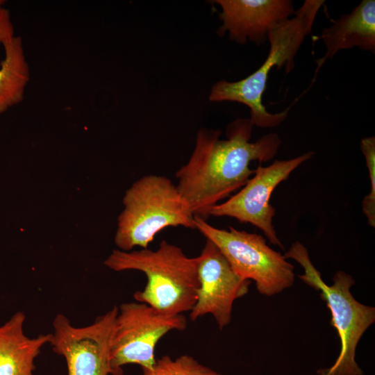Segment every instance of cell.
Here are the masks:
<instances>
[{"label":"cell","instance_id":"6da1fadb","mask_svg":"<svg viewBox=\"0 0 375 375\" xmlns=\"http://www.w3.org/2000/svg\"><path fill=\"white\" fill-rule=\"evenodd\" d=\"M253 125L249 119H238L227 127L226 140L219 130L198 131L194 149L188 162L176 173V187L194 217L207 220L210 210L223 199L243 187L254 169L252 161L272 160L281 141L271 133L251 142Z\"/></svg>","mask_w":375,"mask_h":375},{"label":"cell","instance_id":"7a4b0ae2","mask_svg":"<svg viewBox=\"0 0 375 375\" xmlns=\"http://www.w3.org/2000/svg\"><path fill=\"white\" fill-rule=\"evenodd\" d=\"M324 3V0H306L292 17L274 25L267 35L269 50L261 66L242 80L217 82L211 88L209 100L246 105L250 110L249 119L253 126L272 128L281 124L288 115V108L271 113L262 103L269 73L273 67H284L286 73L293 69L294 58L306 35L311 33L317 14Z\"/></svg>","mask_w":375,"mask_h":375},{"label":"cell","instance_id":"3957f363","mask_svg":"<svg viewBox=\"0 0 375 375\" xmlns=\"http://www.w3.org/2000/svg\"><path fill=\"white\" fill-rule=\"evenodd\" d=\"M104 265L115 272L144 273L147 284L133 297L162 313L176 315L190 312L197 301L199 288L197 257H188L181 248L166 240L156 250L114 249Z\"/></svg>","mask_w":375,"mask_h":375},{"label":"cell","instance_id":"277c9868","mask_svg":"<svg viewBox=\"0 0 375 375\" xmlns=\"http://www.w3.org/2000/svg\"><path fill=\"white\" fill-rule=\"evenodd\" d=\"M118 217L115 243L118 249H147L167 227L195 228L193 213L176 185L166 176L146 175L127 190Z\"/></svg>","mask_w":375,"mask_h":375},{"label":"cell","instance_id":"5b68a950","mask_svg":"<svg viewBox=\"0 0 375 375\" xmlns=\"http://www.w3.org/2000/svg\"><path fill=\"white\" fill-rule=\"evenodd\" d=\"M299 262L304 274L299 278L316 290L326 302L332 315L331 325L336 328L341 342L340 354L335 363L320 369L319 375H363L355 360L357 344L365 331L375 321V308L360 303L352 296L350 288L355 281L348 274L338 271L333 278V284L327 285L321 273L311 262L307 249L300 242L292 244L283 255Z\"/></svg>","mask_w":375,"mask_h":375},{"label":"cell","instance_id":"8992f818","mask_svg":"<svg viewBox=\"0 0 375 375\" xmlns=\"http://www.w3.org/2000/svg\"><path fill=\"white\" fill-rule=\"evenodd\" d=\"M194 225L217 246L238 276L255 281L260 294L272 296L292 285L293 265L270 248L262 235L232 226L220 229L199 217H194Z\"/></svg>","mask_w":375,"mask_h":375},{"label":"cell","instance_id":"52a82bcc","mask_svg":"<svg viewBox=\"0 0 375 375\" xmlns=\"http://www.w3.org/2000/svg\"><path fill=\"white\" fill-rule=\"evenodd\" d=\"M187 319L182 315H169L141 302L120 305L115 317L110 343L111 375H123L122 367L139 365L151 369L155 364V349L168 332L183 331Z\"/></svg>","mask_w":375,"mask_h":375},{"label":"cell","instance_id":"ba28073f","mask_svg":"<svg viewBox=\"0 0 375 375\" xmlns=\"http://www.w3.org/2000/svg\"><path fill=\"white\" fill-rule=\"evenodd\" d=\"M118 307L85 326H74L64 315L53 321L49 344L65 358L68 375H111L110 343Z\"/></svg>","mask_w":375,"mask_h":375},{"label":"cell","instance_id":"9c48e42d","mask_svg":"<svg viewBox=\"0 0 375 375\" xmlns=\"http://www.w3.org/2000/svg\"><path fill=\"white\" fill-rule=\"evenodd\" d=\"M313 154L307 152L294 158L276 160L267 167L259 165L242 188L225 202L212 207L209 216L230 217L241 223H249L261 230L270 243L283 249L273 225L276 210L269 199L278 185Z\"/></svg>","mask_w":375,"mask_h":375},{"label":"cell","instance_id":"30bf717a","mask_svg":"<svg viewBox=\"0 0 375 375\" xmlns=\"http://www.w3.org/2000/svg\"><path fill=\"white\" fill-rule=\"evenodd\" d=\"M197 260L199 288L190 313V320L194 322L210 314L222 329L231 322L234 301L248 292L251 281L238 276L209 240L206 239Z\"/></svg>","mask_w":375,"mask_h":375},{"label":"cell","instance_id":"8fae6325","mask_svg":"<svg viewBox=\"0 0 375 375\" xmlns=\"http://www.w3.org/2000/svg\"><path fill=\"white\" fill-rule=\"evenodd\" d=\"M222 12L219 35L228 33L231 40L245 44L250 40L258 45L267 40L269 30L295 13L290 0H217Z\"/></svg>","mask_w":375,"mask_h":375},{"label":"cell","instance_id":"7c38bea8","mask_svg":"<svg viewBox=\"0 0 375 375\" xmlns=\"http://www.w3.org/2000/svg\"><path fill=\"white\" fill-rule=\"evenodd\" d=\"M319 38L326 47L318 59L315 74L328 59L343 49L358 47L375 52V1L362 0L350 13L341 15L322 31Z\"/></svg>","mask_w":375,"mask_h":375},{"label":"cell","instance_id":"4fadbf2b","mask_svg":"<svg viewBox=\"0 0 375 375\" xmlns=\"http://www.w3.org/2000/svg\"><path fill=\"white\" fill-rule=\"evenodd\" d=\"M25 319L24 312L17 311L0 326V375H33L35 359L49 344L51 333L28 337Z\"/></svg>","mask_w":375,"mask_h":375},{"label":"cell","instance_id":"5bb4252c","mask_svg":"<svg viewBox=\"0 0 375 375\" xmlns=\"http://www.w3.org/2000/svg\"><path fill=\"white\" fill-rule=\"evenodd\" d=\"M3 47L5 55L0 62V114L23 100L31 76L22 38L15 35Z\"/></svg>","mask_w":375,"mask_h":375},{"label":"cell","instance_id":"9a60e30c","mask_svg":"<svg viewBox=\"0 0 375 375\" xmlns=\"http://www.w3.org/2000/svg\"><path fill=\"white\" fill-rule=\"evenodd\" d=\"M142 369V375H221L190 355H182L174 359L165 355L156 359L151 369Z\"/></svg>","mask_w":375,"mask_h":375},{"label":"cell","instance_id":"2e32d148","mask_svg":"<svg viewBox=\"0 0 375 375\" xmlns=\"http://www.w3.org/2000/svg\"><path fill=\"white\" fill-rule=\"evenodd\" d=\"M360 149L365 158L371 187L369 194L362 201V208L369 226L375 227V137L363 138Z\"/></svg>","mask_w":375,"mask_h":375},{"label":"cell","instance_id":"e0dca14e","mask_svg":"<svg viewBox=\"0 0 375 375\" xmlns=\"http://www.w3.org/2000/svg\"><path fill=\"white\" fill-rule=\"evenodd\" d=\"M4 2L5 1L0 0V44L2 45L15 36L10 12L3 6Z\"/></svg>","mask_w":375,"mask_h":375}]
</instances>
